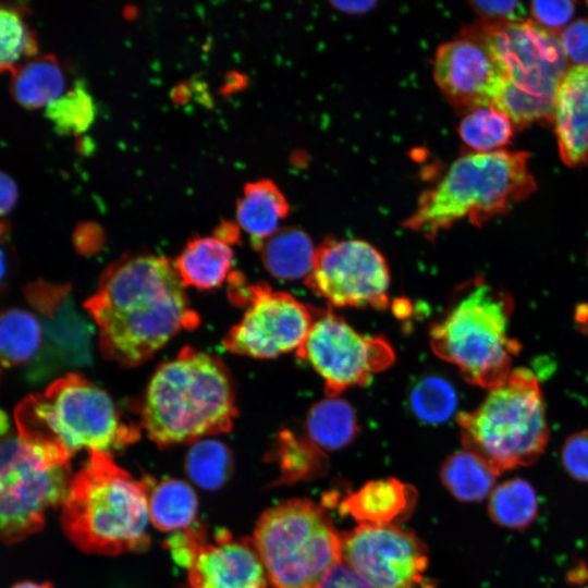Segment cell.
Listing matches in <instances>:
<instances>
[{
    "label": "cell",
    "mask_w": 588,
    "mask_h": 588,
    "mask_svg": "<svg viewBox=\"0 0 588 588\" xmlns=\"http://www.w3.org/2000/svg\"><path fill=\"white\" fill-rule=\"evenodd\" d=\"M184 287L166 257L138 254L111 264L85 303L103 356L138 366L182 330L195 329L199 318Z\"/></svg>",
    "instance_id": "obj_1"
},
{
    "label": "cell",
    "mask_w": 588,
    "mask_h": 588,
    "mask_svg": "<svg viewBox=\"0 0 588 588\" xmlns=\"http://www.w3.org/2000/svg\"><path fill=\"white\" fill-rule=\"evenodd\" d=\"M234 391L220 358L189 346L161 364L144 396L142 424L160 446L230 431Z\"/></svg>",
    "instance_id": "obj_2"
},
{
    "label": "cell",
    "mask_w": 588,
    "mask_h": 588,
    "mask_svg": "<svg viewBox=\"0 0 588 588\" xmlns=\"http://www.w3.org/2000/svg\"><path fill=\"white\" fill-rule=\"evenodd\" d=\"M147 480L132 477L110 454L89 453L71 480L62 503L61 524L81 550L117 555L147 547Z\"/></svg>",
    "instance_id": "obj_3"
},
{
    "label": "cell",
    "mask_w": 588,
    "mask_h": 588,
    "mask_svg": "<svg viewBox=\"0 0 588 588\" xmlns=\"http://www.w3.org/2000/svg\"><path fill=\"white\" fill-rule=\"evenodd\" d=\"M526 151L469 152L420 195L404 228L432 240L457 221L480 226L536 189Z\"/></svg>",
    "instance_id": "obj_4"
},
{
    "label": "cell",
    "mask_w": 588,
    "mask_h": 588,
    "mask_svg": "<svg viewBox=\"0 0 588 588\" xmlns=\"http://www.w3.org/2000/svg\"><path fill=\"white\" fill-rule=\"evenodd\" d=\"M469 27L485 41L504 74L493 107L506 114L516 128L552 122L558 89L568 71L559 36L531 20H480Z\"/></svg>",
    "instance_id": "obj_5"
},
{
    "label": "cell",
    "mask_w": 588,
    "mask_h": 588,
    "mask_svg": "<svg viewBox=\"0 0 588 588\" xmlns=\"http://www.w3.org/2000/svg\"><path fill=\"white\" fill-rule=\"evenodd\" d=\"M17 433L56 442L70 455L110 454L139 439L110 395L81 375L69 373L32 394L15 411Z\"/></svg>",
    "instance_id": "obj_6"
},
{
    "label": "cell",
    "mask_w": 588,
    "mask_h": 588,
    "mask_svg": "<svg viewBox=\"0 0 588 588\" xmlns=\"http://www.w3.org/2000/svg\"><path fill=\"white\" fill-rule=\"evenodd\" d=\"M511 296L476 280L430 330L436 355L456 366L463 378L491 389L512 371L519 343L510 336Z\"/></svg>",
    "instance_id": "obj_7"
},
{
    "label": "cell",
    "mask_w": 588,
    "mask_h": 588,
    "mask_svg": "<svg viewBox=\"0 0 588 588\" xmlns=\"http://www.w3.org/2000/svg\"><path fill=\"white\" fill-rule=\"evenodd\" d=\"M458 425L464 449L499 475L536 462L549 438L536 376L525 368L512 370L476 409L458 416Z\"/></svg>",
    "instance_id": "obj_8"
},
{
    "label": "cell",
    "mask_w": 588,
    "mask_h": 588,
    "mask_svg": "<svg viewBox=\"0 0 588 588\" xmlns=\"http://www.w3.org/2000/svg\"><path fill=\"white\" fill-rule=\"evenodd\" d=\"M253 542L274 588H318L342 562L343 537L329 514L308 499L268 509L257 522Z\"/></svg>",
    "instance_id": "obj_9"
},
{
    "label": "cell",
    "mask_w": 588,
    "mask_h": 588,
    "mask_svg": "<svg viewBox=\"0 0 588 588\" xmlns=\"http://www.w3.org/2000/svg\"><path fill=\"white\" fill-rule=\"evenodd\" d=\"M71 456L52 441L0 438V540L14 543L39 531L48 511L62 505Z\"/></svg>",
    "instance_id": "obj_10"
},
{
    "label": "cell",
    "mask_w": 588,
    "mask_h": 588,
    "mask_svg": "<svg viewBox=\"0 0 588 588\" xmlns=\"http://www.w3.org/2000/svg\"><path fill=\"white\" fill-rule=\"evenodd\" d=\"M230 278L231 299L246 306V311L224 336L225 350L253 358L297 351L311 328L314 311L286 292L265 283L245 285L238 273Z\"/></svg>",
    "instance_id": "obj_11"
},
{
    "label": "cell",
    "mask_w": 588,
    "mask_h": 588,
    "mask_svg": "<svg viewBox=\"0 0 588 588\" xmlns=\"http://www.w3.org/2000/svg\"><path fill=\"white\" fill-rule=\"evenodd\" d=\"M297 355L323 379L329 397L366 384L372 375L387 369L395 359L385 339L358 333L329 310L314 313L311 328Z\"/></svg>",
    "instance_id": "obj_12"
},
{
    "label": "cell",
    "mask_w": 588,
    "mask_h": 588,
    "mask_svg": "<svg viewBox=\"0 0 588 588\" xmlns=\"http://www.w3.org/2000/svg\"><path fill=\"white\" fill-rule=\"evenodd\" d=\"M305 284L335 307L383 309L390 273L383 255L363 240L323 241Z\"/></svg>",
    "instance_id": "obj_13"
},
{
    "label": "cell",
    "mask_w": 588,
    "mask_h": 588,
    "mask_svg": "<svg viewBox=\"0 0 588 588\" xmlns=\"http://www.w3.org/2000/svg\"><path fill=\"white\" fill-rule=\"evenodd\" d=\"M342 561L373 588H419L428 558L422 542L395 525H359L343 536Z\"/></svg>",
    "instance_id": "obj_14"
},
{
    "label": "cell",
    "mask_w": 588,
    "mask_h": 588,
    "mask_svg": "<svg viewBox=\"0 0 588 588\" xmlns=\"http://www.w3.org/2000/svg\"><path fill=\"white\" fill-rule=\"evenodd\" d=\"M433 77L451 105L464 113L493 106L504 84L498 61L469 26L439 46L433 59Z\"/></svg>",
    "instance_id": "obj_15"
},
{
    "label": "cell",
    "mask_w": 588,
    "mask_h": 588,
    "mask_svg": "<svg viewBox=\"0 0 588 588\" xmlns=\"http://www.w3.org/2000/svg\"><path fill=\"white\" fill-rule=\"evenodd\" d=\"M191 588H267L268 576L253 540L221 531L213 542L195 529L186 565Z\"/></svg>",
    "instance_id": "obj_16"
},
{
    "label": "cell",
    "mask_w": 588,
    "mask_h": 588,
    "mask_svg": "<svg viewBox=\"0 0 588 588\" xmlns=\"http://www.w3.org/2000/svg\"><path fill=\"white\" fill-rule=\"evenodd\" d=\"M29 304L41 320L45 345L34 362L32 377L47 375L54 365L77 364L88 358V330L75 311L65 286L37 282L27 289Z\"/></svg>",
    "instance_id": "obj_17"
},
{
    "label": "cell",
    "mask_w": 588,
    "mask_h": 588,
    "mask_svg": "<svg viewBox=\"0 0 588 588\" xmlns=\"http://www.w3.org/2000/svg\"><path fill=\"white\" fill-rule=\"evenodd\" d=\"M554 126L562 161L568 167L588 164V65H574L556 94Z\"/></svg>",
    "instance_id": "obj_18"
},
{
    "label": "cell",
    "mask_w": 588,
    "mask_h": 588,
    "mask_svg": "<svg viewBox=\"0 0 588 588\" xmlns=\"http://www.w3.org/2000/svg\"><path fill=\"white\" fill-rule=\"evenodd\" d=\"M416 497L415 489L399 479L371 480L347 494L340 511L360 525H392L411 513Z\"/></svg>",
    "instance_id": "obj_19"
},
{
    "label": "cell",
    "mask_w": 588,
    "mask_h": 588,
    "mask_svg": "<svg viewBox=\"0 0 588 588\" xmlns=\"http://www.w3.org/2000/svg\"><path fill=\"white\" fill-rule=\"evenodd\" d=\"M289 211L290 204L278 185L269 179H260L244 186L235 217L254 249L260 250L264 243L280 230Z\"/></svg>",
    "instance_id": "obj_20"
},
{
    "label": "cell",
    "mask_w": 588,
    "mask_h": 588,
    "mask_svg": "<svg viewBox=\"0 0 588 588\" xmlns=\"http://www.w3.org/2000/svg\"><path fill=\"white\" fill-rule=\"evenodd\" d=\"M233 250L221 237L203 236L189 241L174 266L184 286L218 287L231 275Z\"/></svg>",
    "instance_id": "obj_21"
},
{
    "label": "cell",
    "mask_w": 588,
    "mask_h": 588,
    "mask_svg": "<svg viewBox=\"0 0 588 588\" xmlns=\"http://www.w3.org/2000/svg\"><path fill=\"white\" fill-rule=\"evenodd\" d=\"M65 76L53 56L33 57L12 72L11 93L24 108L47 107L64 93Z\"/></svg>",
    "instance_id": "obj_22"
},
{
    "label": "cell",
    "mask_w": 588,
    "mask_h": 588,
    "mask_svg": "<svg viewBox=\"0 0 588 588\" xmlns=\"http://www.w3.org/2000/svg\"><path fill=\"white\" fill-rule=\"evenodd\" d=\"M259 252L266 270L272 277L292 281L308 277L316 248L306 232L286 226L268 238Z\"/></svg>",
    "instance_id": "obj_23"
},
{
    "label": "cell",
    "mask_w": 588,
    "mask_h": 588,
    "mask_svg": "<svg viewBox=\"0 0 588 588\" xmlns=\"http://www.w3.org/2000/svg\"><path fill=\"white\" fill-rule=\"evenodd\" d=\"M44 345V329L38 315L20 307L0 311V366L33 363Z\"/></svg>",
    "instance_id": "obj_24"
},
{
    "label": "cell",
    "mask_w": 588,
    "mask_h": 588,
    "mask_svg": "<svg viewBox=\"0 0 588 588\" xmlns=\"http://www.w3.org/2000/svg\"><path fill=\"white\" fill-rule=\"evenodd\" d=\"M305 427L306 438L323 452L346 446L359 428L353 407L338 396H328L313 405L307 413Z\"/></svg>",
    "instance_id": "obj_25"
},
{
    "label": "cell",
    "mask_w": 588,
    "mask_h": 588,
    "mask_svg": "<svg viewBox=\"0 0 588 588\" xmlns=\"http://www.w3.org/2000/svg\"><path fill=\"white\" fill-rule=\"evenodd\" d=\"M498 475L479 456L464 449L445 460L440 477L443 486L457 500L478 502L490 495Z\"/></svg>",
    "instance_id": "obj_26"
},
{
    "label": "cell",
    "mask_w": 588,
    "mask_h": 588,
    "mask_svg": "<svg viewBox=\"0 0 588 588\" xmlns=\"http://www.w3.org/2000/svg\"><path fill=\"white\" fill-rule=\"evenodd\" d=\"M197 506L195 491L182 480L168 478L149 487V518L160 530L186 529L195 519Z\"/></svg>",
    "instance_id": "obj_27"
},
{
    "label": "cell",
    "mask_w": 588,
    "mask_h": 588,
    "mask_svg": "<svg viewBox=\"0 0 588 588\" xmlns=\"http://www.w3.org/2000/svg\"><path fill=\"white\" fill-rule=\"evenodd\" d=\"M488 510L497 524L511 529H525L537 516L536 491L525 479L505 480L490 493Z\"/></svg>",
    "instance_id": "obj_28"
},
{
    "label": "cell",
    "mask_w": 588,
    "mask_h": 588,
    "mask_svg": "<svg viewBox=\"0 0 588 588\" xmlns=\"http://www.w3.org/2000/svg\"><path fill=\"white\" fill-rule=\"evenodd\" d=\"M514 127L506 114L493 106H485L464 114L458 134L474 152H491L510 143Z\"/></svg>",
    "instance_id": "obj_29"
},
{
    "label": "cell",
    "mask_w": 588,
    "mask_h": 588,
    "mask_svg": "<svg viewBox=\"0 0 588 588\" xmlns=\"http://www.w3.org/2000/svg\"><path fill=\"white\" fill-rule=\"evenodd\" d=\"M96 115L95 99L81 81L46 107V117L61 134L84 133L91 126Z\"/></svg>",
    "instance_id": "obj_30"
},
{
    "label": "cell",
    "mask_w": 588,
    "mask_h": 588,
    "mask_svg": "<svg viewBox=\"0 0 588 588\" xmlns=\"http://www.w3.org/2000/svg\"><path fill=\"white\" fill-rule=\"evenodd\" d=\"M277 457L283 481L293 482L319 475L324 469L327 456L309 439L284 430L279 436Z\"/></svg>",
    "instance_id": "obj_31"
},
{
    "label": "cell",
    "mask_w": 588,
    "mask_h": 588,
    "mask_svg": "<svg viewBox=\"0 0 588 588\" xmlns=\"http://www.w3.org/2000/svg\"><path fill=\"white\" fill-rule=\"evenodd\" d=\"M232 458L224 443L199 439L188 450L186 469L193 481L205 489H218L229 478Z\"/></svg>",
    "instance_id": "obj_32"
},
{
    "label": "cell",
    "mask_w": 588,
    "mask_h": 588,
    "mask_svg": "<svg viewBox=\"0 0 588 588\" xmlns=\"http://www.w3.org/2000/svg\"><path fill=\"white\" fill-rule=\"evenodd\" d=\"M37 41L22 14L0 5V73H11L37 52Z\"/></svg>",
    "instance_id": "obj_33"
},
{
    "label": "cell",
    "mask_w": 588,
    "mask_h": 588,
    "mask_svg": "<svg viewBox=\"0 0 588 588\" xmlns=\"http://www.w3.org/2000/svg\"><path fill=\"white\" fill-rule=\"evenodd\" d=\"M456 402V393L451 383L437 376L421 378L409 395L415 416L429 424L448 419L455 411Z\"/></svg>",
    "instance_id": "obj_34"
},
{
    "label": "cell",
    "mask_w": 588,
    "mask_h": 588,
    "mask_svg": "<svg viewBox=\"0 0 588 588\" xmlns=\"http://www.w3.org/2000/svg\"><path fill=\"white\" fill-rule=\"evenodd\" d=\"M561 457L572 478L588 482V430L568 437L563 444Z\"/></svg>",
    "instance_id": "obj_35"
},
{
    "label": "cell",
    "mask_w": 588,
    "mask_h": 588,
    "mask_svg": "<svg viewBox=\"0 0 588 588\" xmlns=\"http://www.w3.org/2000/svg\"><path fill=\"white\" fill-rule=\"evenodd\" d=\"M530 10L540 26L556 34L572 19L575 12V2L532 1Z\"/></svg>",
    "instance_id": "obj_36"
},
{
    "label": "cell",
    "mask_w": 588,
    "mask_h": 588,
    "mask_svg": "<svg viewBox=\"0 0 588 588\" xmlns=\"http://www.w3.org/2000/svg\"><path fill=\"white\" fill-rule=\"evenodd\" d=\"M559 39L567 59L575 65H588V17L568 25Z\"/></svg>",
    "instance_id": "obj_37"
},
{
    "label": "cell",
    "mask_w": 588,
    "mask_h": 588,
    "mask_svg": "<svg viewBox=\"0 0 588 588\" xmlns=\"http://www.w3.org/2000/svg\"><path fill=\"white\" fill-rule=\"evenodd\" d=\"M469 4L485 22L517 23L526 20V9L519 1H469Z\"/></svg>",
    "instance_id": "obj_38"
},
{
    "label": "cell",
    "mask_w": 588,
    "mask_h": 588,
    "mask_svg": "<svg viewBox=\"0 0 588 588\" xmlns=\"http://www.w3.org/2000/svg\"><path fill=\"white\" fill-rule=\"evenodd\" d=\"M318 588H373L343 561L324 576Z\"/></svg>",
    "instance_id": "obj_39"
},
{
    "label": "cell",
    "mask_w": 588,
    "mask_h": 588,
    "mask_svg": "<svg viewBox=\"0 0 588 588\" xmlns=\"http://www.w3.org/2000/svg\"><path fill=\"white\" fill-rule=\"evenodd\" d=\"M10 231L8 224L0 222V290H2L12 271L13 257L10 245Z\"/></svg>",
    "instance_id": "obj_40"
},
{
    "label": "cell",
    "mask_w": 588,
    "mask_h": 588,
    "mask_svg": "<svg viewBox=\"0 0 588 588\" xmlns=\"http://www.w3.org/2000/svg\"><path fill=\"white\" fill-rule=\"evenodd\" d=\"M17 196V187L12 177L0 171V218L12 210Z\"/></svg>",
    "instance_id": "obj_41"
},
{
    "label": "cell",
    "mask_w": 588,
    "mask_h": 588,
    "mask_svg": "<svg viewBox=\"0 0 588 588\" xmlns=\"http://www.w3.org/2000/svg\"><path fill=\"white\" fill-rule=\"evenodd\" d=\"M330 3L336 10L350 14L365 13L376 4L375 1H331Z\"/></svg>",
    "instance_id": "obj_42"
},
{
    "label": "cell",
    "mask_w": 588,
    "mask_h": 588,
    "mask_svg": "<svg viewBox=\"0 0 588 588\" xmlns=\"http://www.w3.org/2000/svg\"><path fill=\"white\" fill-rule=\"evenodd\" d=\"M12 588H52L49 583H34V581H22L14 585Z\"/></svg>",
    "instance_id": "obj_43"
},
{
    "label": "cell",
    "mask_w": 588,
    "mask_h": 588,
    "mask_svg": "<svg viewBox=\"0 0 588 588\" xmlns=\"http://www.w3.org/2000/svg\"><path fill=\"white\" fill-rule=\"evenodd\" d=\"M9 430V418L3 411L0 409V438L7 436Z\"/></svg>",
    "instance_id": "obj_44"
},
{
    "label": "cell",
    "mask_w": 588,
    "mask_h": 588,
    "mask_svg": "<svg viewBox=\"0 0 588 588\" xmlns=\"http://www.w3.org/2000/svg\"><path fill=\"white\" fill-rule=\"evenodd\" d=\"M583 588H588V585L584 586Z\"/></svg>",
    "instance_id": "obj_45"
},
{
    "label": "cell",
    "mask_w": 588,
    "mask_h": 588,
    "mask_svg": "<svg viewBox=\"0 0 588 588\" xmlns=\"http://www.w3.org/2000/svg\"><path fill=\"white\" fill-rule=\"evenodd\" d=\"M587 5H588V1H587Z\"/></svg>",
    "instance_id": "obj_46"
}]
</instances>
